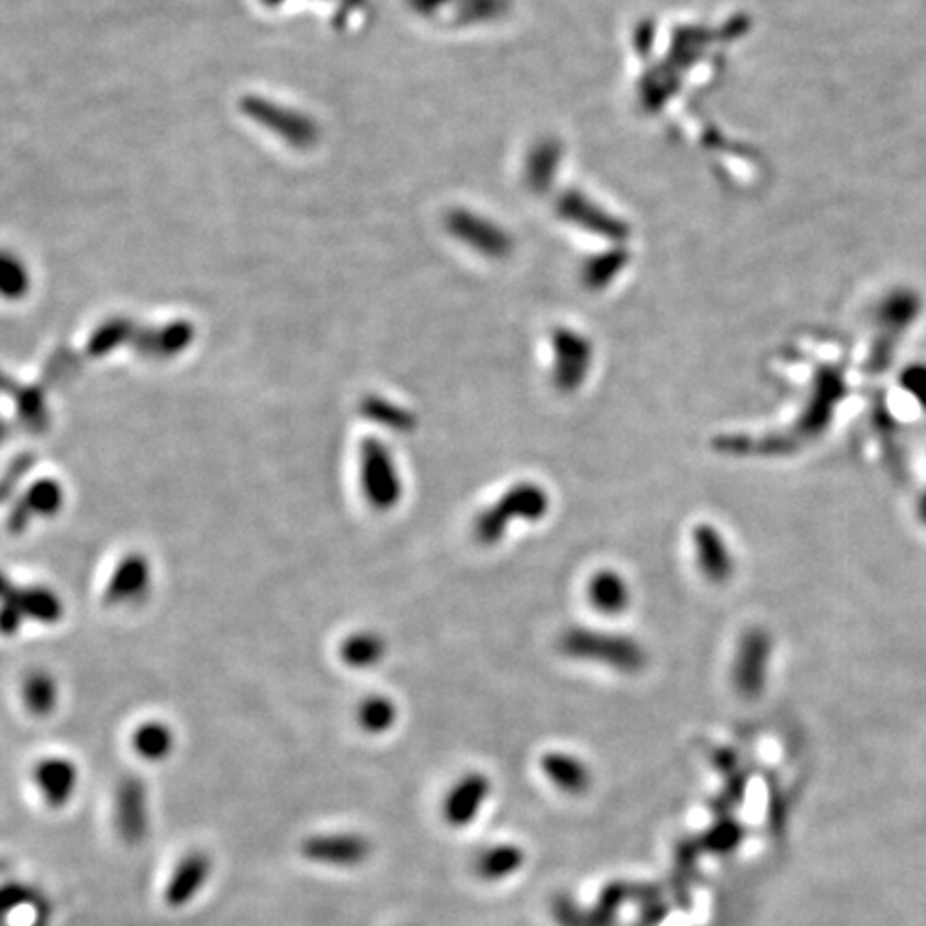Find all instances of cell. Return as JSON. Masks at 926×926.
Segmentation results:
<instances>
[{"mask_svg":"<svg viewBox=\"0 0 926 926\" xmlns=\"http://www.w3.org/2000/svg\"><path fill=\"white\" fill-rule=\"evenodd\" d=\"M560 652L573 661L605 665L620 673H637L646 667L644 646L624 633L574 626L562 633Z\"/></svg>","mask_w":926,"mask_h":926,"instance_id":"1","label":"cell"},{"mask_svg":"<svg viewBox=\"0 0 926 926\" xmlns=\"http://www.w3.org/2000/svg\"><path fill=\"white\" fill-rule=\"evenodd\" d=\"M551 506L547 489L532 481H524L517 486L509 487L491 506L481 511L475 520V538L491 547L498 545L513 522H540Z\"/></svg>","mask_w":926,"mask_h":926,"instance_id":"2","label":"cell"},{"mask_svg":"<svg viewBox=\"0 0 926 926\" xmlns=\"http://www.w3.org/2000/svg\"><path fill=\"white\" fill-rule=\"evenodd\" d=\"M360 486L376 511H391L401 502L403 479L384 442L367 438L360 444Z\"/></svg>","mask_w":926,"mask_h":926,"instance_id":"3","label":"cell"},{"mask_svg":"<svg viewBox=\"0 0 926 926\" xmlns=\"http://www.w3.org/2000/svg\"><path fill=\"white\" fill-rule=\"evenodd\" d=\"M772 659V637L766 628L752 626L740 637L732 680L745 700H757L768 682V665Z\"/></svg>","mask_w":926,"mask_h":926,"instance_id":"4","label":"cell"},{"mask_svg":"<svg viewBox=\"0 0 926 926\" xmlns=\"http://www.w3.org/2000/svg\"><path fill=\"white\" fill-rule=\"evenodd\" d=\"M695 560L702 574L712 583H725L734 574V556L723 532L712 524H698L693 528Z\"/></svg>","mask_w":926,"mask_h":926,"instance_id":"5","label":"cell"},{"mask_svg":"<svg viewBox=\"0 0 926 926\" xmlns=\"http://www.w3.org/2000/svg\"><path fill=\"white\" fill-rule=\"evenodd\" d=\"M489 790L491 783L481 772H472L459 779L444 800V817L448 819V824L457 828L468 826L486 804Z\"/></svg>","mask_w":926,"mask_h":926,"instance_id":"6","label":"cell"},{"mask_svg":"<svg viewBox=\"0 0 926 926\" xmlns=\"http://www.w3.org/2000/svg\"><path fill=\"white\" fill-rule=\"evenodd\" d=\"M588 599L599 614L620 616L631 605L628 581L614 569H601L588 581Z\"/></svg>","mask_w":926,"mask_h":926,"instance_id":"7","label":"cell"},{"mask_svg":"<svg viewBox=\"0 0 926 926\" xmlns=\"http://www.w3.org/2000/svg\"><path fill=\"white\" fill-rule=\"evenodd\" d=\"M540 768L545 777L565 794H585L592 783V774L588 766L569 752H560V750L545 752L540 759Z\"/></svg>","mask_w":926,"mask_h":926,"instance_id":"8","label":"cell"},{"mask_svg":"<svg viewBox=\"0 0 926 926\" xmlns=\"http://www.w3.org/2000/svg\"><path fill=\"white\" fill-rule=\"evenodd\" d=\"M305 854L311 860L337 867H353L365 860L369 854V845L365 838L353 835H335V837L311 838L305 845Z\"/></svg>","mask_w":926,"mask_h":926,"instance_id":"9","label":"cell"},{"mask_svg":"<svg viewBox=\"0 0 926 926\" xmlns=\"http://www.w3.org/2000/svg\"><path fill=\"white\" fill-rule=\"evenodd\" d=\"M37 785L49 804H63L76 788V770L63 759L44 761L37 770Z\"/></svg>","mask_w":926,"mask_h":926,"instance_id":"10","label":"cell"},{"mask_svg":"<svg viewBox=\"0 0 926 926\" xmlns=\"http://www.w3.org/2000/svg\"><path fill=\"white\" fill-rule=\"evenodd\" d=\"M387 657V641L373 631L353 633L342 644V659L354 669L373 667Z\"/></svg>","mask_w":926,"mask_h":926,"instance_id":"11","label":"cell"},{"mask_svg":"<svg viewBox=\"0 0 926 926\" xmlns=\"http://www.w3.org/2000/svg\"><path fill=\"white\" fill-rule=\"evenodd\" d=\"M358 725L369 734H384L398 721V706L384 695H371L358 706Z\"/></svg>","mask_w":926,"mask_h":926,"instance_id":"12","label":"cell"},{"mask_svg":"<svg viewBox=\"0 0 926 926\" xmlns=\"http://www.w3.org/2000/svg\"><path fill=\"white\" fill-rule=\"evenodd\" d=\"M522 862H524L522 849L511 847V845H500V847H491L479 858L477 871L486 880H502L515 873L522 867Z\"/></svg>","mask_w":926,"mask_h":926,"instance_id":"13","label":"cell"},{"mask_svg":"<svg viewBox=\"0 0 926 926\" xmlns=\"http://www.w3.org/2000/svg\"><path fill=\"white\" fill-rule=\"evenodd\" d=\"M133 749L144 759H161L166 757L168 750L172 749L170 732L159 723L144 725L133 736Z\"/></svg>","mask_w":926,"mask_h":926,"instance_id":"14","label":"cell"},{"mask_svg":"<svg viewBox=\"0 0 926 926\" xmlns=\"http://www.w3.org/2000/svg\"><path fill=\"white\" fill-rule=\"evenodd\" d=\"M204 880V860L202 856H193L178 869L177 880L168 885V901L170 903H182L187 901L200 882Z\"/></svg>","mask_w":926,"mask_h":926,"instance_id":"15","label":"cell"},{"mask_svg":"<svg viewBox=\"0 0 926 926\" xmlns=\"http://www.w3.org/2000/svg\"><path fill=\"white\" fill-rule=\"evenodd\" d=\"M54 682L45 676V673H35L29 678L24 695L29 706L33 707L35 712H47L49 707L54 706Z\"/></svg>","mask_w":926,"mask_h":926,"instance_id":"16","label":"cell"},{"mask_svg":"<svg viewBox=\"0 0 926 926\" xmlns=\"http://www.w3.org/2000/svg\"><path fill=\"white\" fill-rule=\"evenodd\" d=\"M146 565L140 560H132L125 562L123 569H119V573L114 577L112 588L119 590V594H133L140 592L146 585Z\"/></svg>","mask_w":926,"mask_h":926,"instance_id":"17","label":"cell"},{"mask_svg":"<svg viewBox=\"0 0 926 926\" xmlns=\"http://www.w3.org/2000/svg\"><path fill=\"white\" fill-rule=\"evenodd\" d=\"M371 412H373L371 416H373L378 423L389 425L393 432H399V434H410V432H414V425H416V423H414V416H412V414H408L405 410H399L395 405L376 403Z\"/></svg>","mask_w":926,"mask_h":926,"instance_id":"18","label":"cell"},{"mask_svg":"<svg viewBox=\"0 0 926 926\" xmlns=\"http://www.w3.org/2000/svg\"><path fill=\"white\" fill-rule=\"evenodd\" d=\"M905 387H907V391L914 393L916 401L926 410V373L905 376Z\"/></svg>","mask_w":926,"mask_h":926,"instance_id":"19","label":"cell"},{"mask_svg":"<svg viewBox=\"0 0 926 926\" xmlns=\"http://www.w3.org/2000/svg\"><path fill=\"white\" fill-rule=\"evenodd\" d=\"M918 520L926 526V491L921 495V500H918Z\"/></svg>","mask_w":926,"mask_h":926,"instance_id":"20","label":"cell"}]
</instances>
